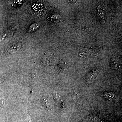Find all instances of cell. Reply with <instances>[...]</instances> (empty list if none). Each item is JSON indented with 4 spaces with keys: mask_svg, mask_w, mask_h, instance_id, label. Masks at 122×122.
<instances>
[{
    "mask_svg": "<svg viewBox=\"0 0 122 122\" xmlns=\"http://www.w3.org/2000/svg\"><path fill=\"white\" fill-rule=\"evenodd\" d=\"M44 102L45 103V104L48 108H50L51 104L50 102L47 99H44Z\"/></svg>",
    "mask_w": 122,
    "mask_h": 122,
    "instance_id": "cell-6",
    "label": "cell"
},
{
    "mask_svg": "<svg viewBox=\"0 0 122 122\" xmlns=\"http://www.w3.org/2000/svg\"><path fill=\"white\" fill-rule=\"evenodd\" d=\"M20 47L21 45L20 43L17 42L14 43L11 46L9 49V52L11 53H14L19 50Z\"/></svg>",
    "mask_w": 122,
    "mask_h": 122,
    "instance_id": "cell-2",
    "label": "cell"
},
{
    "mask_svg": "<svg viewBox=\"0 0 122 122\" xmlns=\"http://www.w3.org/2000/svg\"><path fill=\"white\" fill-rule=\"evenodd\" d=\"M64 66H65V64L63 63L60 62L57 65L55 68V69L57 71V72H60L63 69Z\"/></svg>",
    "mask_w": 122,
    "mask_h": 122,
    "instance_id": "cell-4",
    "label": "cell"
},
{
    "mask_svg": "<svg viewBox=\"0 0 122 122\" xmlns=\"http://www.w3.org/2000/svg\"><path fill=\"white\" fill-rule=\"evenodd\" d=\"M39 25L37 24H33L31 25L28 31L30 32L36 30L39 28Z\"/></svg>",
    "mask_w": 122,
    "mask_h": 122,
    "instance_id": "cell-5",
    "label": "cell"
},
{
    "mask_svg": "<svg viewBox=\"0 0 122 122\" xmlns=\"http://www.w3.org/2000/svg\"><path fill=\"white\" fill-rule=\"evenodd\" d=\"M53 55L50 53H46L42 57L41 62L44 65L48 66L50 65L52 62Z\"/></svg>",
    "mask_w": 122,
    "mask_h": 122,
    "instance_id": "cell-1",
    "label": "cell"
},
{
    "mask_svg": "<svg viewBox=\"0 0 122 122\" xmlns=\"http://www.w3.org/2000/svg\"><path fill=\"white\" fill-rule=\"evenodd\" d=\"M111 67L113 69H118L119 67V62L116 59H112L111 61Z\"/></svg>",
    "mask_w": 122,
    "mask_h": 122,
    "instance_id": "cell-3",
    "label": "cell"
},
{
    "mask_svg": "<svg viewBox=\"0 0 122 122\" xmlns=\"http://www.w3.org/2000/svg\"><path fill=\"white\" fill-rule=\"evenodd\" d=\"M5 102L4 99L0 98V106H2L4 104Z\"/></svg>",
    "mask_w": 122,
    "mask_h": 122,
    "instance_id": "cell-7",
    "label": "cell"
}]
</instances>
